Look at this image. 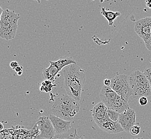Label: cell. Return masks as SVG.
<instances>
[{"instance_id":"cell-1","label":"cell","mask_w":151,"mask_h":139,"mask_svg":"<svg viewBox=\"0 0 151 139\" xmlns=\"http://www.w3.org/2000/svg\"><path fill=\"white\" fill-rule=\"evenodd\" d=\"M62 72L64 77V87L67 95L79 102L86 80L84 70L77 64H73L64 67Z\"/></svg>"},{"instance_id":"cell-2","label":"cell","mask_w":151,"mask_h":139,"mask_svg":"<svg viewBox=\"0 0 151 139\" xmlns=\"http://www.w3.org/2000/svg\"><path fill=\"white\" fill-rule=\"evenodd\" d=\"M81 105L76 101L66 94L58 96L52 107V115L67 121L73 120L80 110Z\"/></svg>"},{"instance_id":"cell-3","label":"cell","mask_w":151,"mask_h":139,"mask_svg":"<svg viewBox=\"0 0 151 139\" xmlns=\"http://www.w3.org/2000/svg\"><path fill=\"white\" fill-rule=\"evenodd\" d=\"M20 16L15 11L6 9L0 16V37L6 40L15 38Z\"/></svg>"},{"instance_id":"cell-4","label":"cell","mask_w":151,"mask_h":139,"mask_svg":"<svg viewBox=\"0 0 151 139\" xmlns=\"http://www.w3.org/2000/svg\"><path fill=\"white\" fill-rule=\"evenodd\" d=\"M129 78L134 99L139 100L143 96L151 95V85L144 73L136 70L131 73Z\"/></svg>"},{"instance_id":"cell-5","label":"cell","mask_w":151,"mask_h":139,"mask_svg":"<svg viewBox=\"0 0 151 139\" xmlns=\"http://www.w3.org/2000/svg\"><path fill=\"white\" fill-rule=\"evenodd\" d=\"M50 66L42 71V75L45 80L54 82L56 75L64 67L71 64H77L72 57L63 56L56 61H50Z\"/></svg>"},{"instance_id":"cell-6","label":"cell","mask_w":151,"mask_h":139,"mask_svg":"<svg viewBox=\"0 0 151 139\" xmlns=\"http://www.w3.org/2000/svg\"><path fill=\"white\" fill-rule=\"evenodd\" d=\"M111 88L125 101L128 102L129 98L132 95L129 76L125 75H116L111 79Z\"/></svg>"},{"instance_id":"cell-7","label":"cell","mask_w":151,"mask_h":139,"mask_svg":"<svg viewBox=\"0 0 151 139\" xmlns=\"http://www.w3.org/2000/svg\"><path fill=\"white\" fill-rule=\"evenodd\" d=\"M33 128L38 130L39 138L41 139H52L56 135L55 130L48 116L40 117Z\"/></svg>"},{"instance_id":"cell-8","label":"cell","mask_w":151,"mask_h":139,"mask_svg":"<svg viewBox=\"0 0 151 139\" xmlns=\"http://www.w3.org/2000/svg\"><path fill=\"white\" fill-rule=\"evenodd\" d=\"M118 122L125 132H129L130 129L134 126L136 123V115L134 110L129 107L124 112L121 113Z\"/></svg>"},{"instance_id":"cell-9","label":"cell","mask_w":151,"mask_h":139,"mask_svg":"<svg viewBox=\"0 0 151 139\" xmlns=\"http://www.w3.org/2000/svg\"><path fill=\"white\" fill-rule=\"evenodd\" d=\"M134 29L144 41L147 40L151 37V25L150 17L137 20L135 24Z\"/></svg>"},{"instance_id":"cell-10","label":"cell","mask_w":151,"mask_h":139,"mask_svg":"<svg viewBox=\"0 0 151 139\" xmlns=\"http://www.w3.org/2000/svg\"><path fill=\"white\" fill-rule=\"evenodd\" d=\"M119 95L110 87L104 86L100 93V97L108 109H111Z\"/></svg>"},{"instance_id":"cell-11","label":"cell","mask_w":151,"mask_h":139,"mask_svg":"<svg viewBox=\"0 0 151 139\" xmlns=\"http://www.w3.org/2000/svg\"><path fill=\"white\" fill-rule=\"evenodd\" d=\"M48 117L55 129L56 135L66 133L71 130V121L65 120L52 114Z\"/></svg>"},{"instance_id":"cell-12","label":"cell","mask_w":151,"mask_h":139,"mask_svg":"<svg viewBox=\"0 0 151 139\" xmlns=\"http://www.w3.org/2000/svg\"><path fill=\"white\" fill-rule=\"evenodd\" d=\"M108 108L102 102L95 105L91 110L93 120L98 126L108 118L107 113Z\"/></svg>"},{"instance_id":"cell-13","label":"cell","mask_w":151,"mask_h":139,"mask_svg":"<svg viewBox=\"0 0 151 139\" xmlns=\"http://www.w3.org/2000/svg\"><path fill=\"white\" fill-rule=\"evenodd\" d=\"M99 128L109 134L119 133L124 130L119 122H115L108 118L99 125Z\"/></svg>"},{"instance_id":"cell-14","label":"cell","mask_w":151,"mask_h":139,"mask_svg":"<svg viewBox=\"0 0 151 139\" xmlns=\"http://www.w3.org/2000/svg\"><path fill=\"white\" fill-rule=\"evenodd\" d=\"M101 14L103 16H104L105 18L107 20L109 26H113L114 23V20L121 15V12H114L110 10H106L104 7L101 8Z\"/></svg>"},{"instance_id":"cell-15","label":"cell","mask_w":151,"mask_h":139,"mask_svg":"<svg viewBox=\"0 0 151 139\" xmlns=\"http://www.w3.org/2000/svg\"><path fill=\"white\" fill-rule=\"evenodd\" d=\"M77 133L76 129L71 128L68 132L60 135H56L52 139H75Z\"/></svg>"},{"instance_id":"cell-16","label":"cell","mask_w":151,"mask_h":139,"mask_svg":"<svg viewBox=\"0 0 151 139\" xmlns=\"http://www.w3.org/2000/svg\"><path fill=\"white\" fill-rule=\"evenodd\" d=\"M52 82V81L48 80L43 81L40 85V90L41 92H44L46 93L51 92L52 90V88L56 86V85L53 84Z\"/></svg>"},{"instance_id":"cell-17","label":"cell","mask_w":151,"mask_h":139,"mask_svg":"<svg viewBox=\"0 0 151 139\" xmlns=\"http://www.w3.org/2000/svg\"><path fill=\"white\" fill-rule=\"evenodd\" d=\"M107 113L108 118L111 120L112 121L115 122H118L120 113L116 112L114 110H111V109H108L107 111Z\"/></svg>"},{"instance_id":"cell-18","label":"cell","mask_w":151,"mask_h":139,"mask_svg":"<svg viewBox=\"0 0 151 139\" xmlns=\"http://www.w3.org/2000/svg\"><path fill=\"white\" fill-rule=\"evenodd\" d=\"M140 128L137 125H134V126H132L129 130V133L133 136L138 135L140 133Z\"/></svg>"},{"instance_id":"cell-19","label":"cell","mask_w":151,"mask_h":139,"mask_svg":"<svg viewBox=\"0 0 151 139\" xmlns=\"http://www.w3.org/2000/svg\"><path fill=\"white\" fill-rule=\"evenodd\" d=\"M144 73L151 86V67L145 70Z\"/></svg>"},{"instance_id":"cell-20","label":"cell","mask_w":151,"mask_h":139,"mask_svg":"<svg viewBox=\"0 0 151 139\" xmlns=\"http://www.w3.org/2000/svg\"><path fill=\"white\" fill-rule=\"evenodd\" d=\"M139 103L140 105H145L146 104L148 103V100L147 99L146 97H142L139 99Z\"/></svg>"},{"instance_id":"cell-21","label":"cell","mask_w":151,"mask_h":139,"mask_svg":"<svg viewBox=\"0 0 151 139\" xmlns=\"http://www.w3.org/2000/svg\"><path fill=\"white\" fill-rule=\"evenodd\" d=\"M146 47L147 48V49L151 51V37L150 38H148L147 40L144 41Z\"/></svg>"},{"instance_id":"cell-22","label":"cell","mask_w":151,"mask_h":139,"mask_svg":"<svg viewBox=\"0 0 151 139\" xmlns=\"http://www.w3.org/2000/svg\"><path fill=\"white\" fill-rule=\"evenodd\" d=\"M10 66L12 69L15 70L19 66V64L17 61H12L10 63Z\"/></svg>"},{"instance_id":"cell-23","label":"cell","mask_w":151,"mask_h":139,"mask_svg":"<svg viewBox=\"0 0 151 139\" xmlns=\"http://www.w3.org/2000/svg\"><path fill=\"white\" fill-rule=\"evenodd\" d=\"M104 85H105V86H106L111 87V80L108 79H106L104 81Z\"/></svg>"},{"instance_id":"cell-24","label":"cell","mask_w":151,"mask_h":139,"mask_svg":"<svg viewBox=\"0 0 151 139\" xmlns=\"http://www.w3.org/2000/svg\"><path fill=\"white\" fill-rule=\"evenodd\" d=\"M23 67H21V66H18V67L15 70V71H16V72L17 73L19 72L20 71H23Z\"/></svg>"},{"instance_id":"cell-25","label":"cell","mask_w":151,"mask_h":139,"mask_svg":"<svg viewBox=\"0 0 151 139\" xmlns=\"http://www.w3.org/2000/svg\"><path fill=\"white\" fill-rule=\"evenodd\" d=\"M145 3L146 6L150 9H151V1H146Z\"/></svg>"},{"instance_id":"cell-26","label":"cell","mask_w":151,"mask_h":139,"mask_svg":"<svg viewBox=\"0 0 151 139\" xmlns=\"http://www.w3.org/2000/svg\"><path fill=\"white\" fill-rule=\"evenodd\" d=\"M75 139H86L84 138L83 136H79L78 134H77V135L76 136Z\"/></svg>"},{"instance_id":"cell-27","label":"cell","mask_w":151,"mask_h":139,"mask_svg":"<svg viewBox=\"0 0 151 139\" xmlns=\"http://www.w3.org/2000/svg\"><path fill=\"white\" fill-rule=\"evenodd\" d=\"M17 74L18 75H22V74H23V71H20L19 72L17 73Z\"/></svg>"},{"instance_id":"cell-28","label":"cell","mask_w":151,"mask_h":139,"mask_svg":"<svg viewBox=\"0 0 151 139\" xmlns=\"http://www.w3.org/2000/svg\"><path fill=\"white\" fill-rule=\"evenodd\" d=\"M1 130H2L3 128V125L2 123H1Z\"/></svg>"},{"instance_id":"cell-29","label":"cell","mask_w":151,"mask_h":139,"mask_svg":"<svg viewBox=\"0 0 151 139\" xmlns=\"http://www.w3.org/2000/svg\"><path fill=\"white\" fill-rule=\"evenodd\" d=\"M142 139V138H132V139Z\"/></svg>"},{"instance_id":"cell-30","label":"cell","mask_w":151,"mask_h":139,"mask_svg":"<svg viewBox=\"0 0 151 139\" xmlns=\"http://www.w3.org/2000/svg\"><path fill=\"white\" fill-rule=\"evenodd\" d=\"M150 23H151V17H150Z\"/></svg>"},{"instance_id":"cell-31","label":"cell","mask_w":151,"mask_h":139,"mask_svg":"<svg viewBox=\"0 0 151 139\" xmlns=\"http://www.w3.org/2000/svg\"></svg>"},{"instance_id":"cell-32","label":"cell","mask_w":151,"mask_h":139,"mask_svg":"<svg viewBox=\"0 0 151 139\" xmlns=\"http://www.w3.org/2000/svg\"></svg>"}]
</instances>
